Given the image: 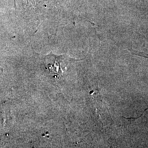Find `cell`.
<instances>
[{"mask_svg":"<svg viewBox=\"0 0 148 148\" xmlns=\"http://www.w3.org/2000/svg\"><path fill=\"white\" fill-rule=\"evenodd\" d=\"M82 60L70 58L67 55H55L49 53L44 57V64L45 69L49 72L51 76L55 79H60L64 73L67 71L68 66L72 62Z\"/></svg>","mask_w":148,"mask_h":148,"instance_id":"obj_1","label":"cell"}]
</instances>
